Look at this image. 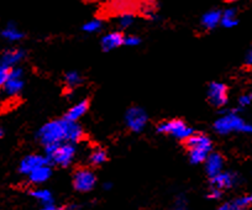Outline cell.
Masks as SVG:
<instances>
[{"label":"cell","mask_w":252,"mask_h":210,"mask_svg":"<svg viewBox=\"0 0 252 210\" xmlns=\"http://www.w3.org/2000/svg\"><path fill=\"white\" fill-rule=\"evenodd\" d=\"M221 16L222 13H220L219 10L209 11L202 18V26L205 30H212L221 23Z\"/></svg>","instance_id":"2e32d148"},{"label":"cell","mask_w":252,"mask_h":210,"mask_svg":"<svg viewBox=\"0 0 252 210\" xmlns=\"http://www.w3.org/2000/svg\"><path fill=\"white\" fill-rule=\"evenodd\" d=\"M51 165L50 160L46 156H41V154H30V156L25 157L20 163V172L23 175H30L32 171L36 168L41 167V166Z\"/></svg>","instance_id":"30bf717a"},{"label":"cell","mask_w":252,"mask_h":210,"mask_svg":"<svg viewBox=\"0 0 252 210\" xmlns=\"http://www.w3.org/2000/svg\"><path fill=\"white\" fill-rule=\"evenodd\" d=\"M124 41H125V36L121 32L108 33V35L104 36L103 40H101V47H103L104 51L115 50V48L124 45Z\"/></svg>","instance_id":"5bb4252c"},{"label":"cell","mask_w":252,"mask_h":210,"mask_svg":"<svg viewBox=\"0 0 252 210\" xmlns=\"http://www.w3.org/2000/svg\"><path fill=\"white\" fill-rule=\"evenodd\" d=\"M106 160H108L106 151L105 150L100 149V147H96L95 150H93V152H92L91 156H89V162L93 166L103 165Z\"/></svg>","instance_id":"d6986e66"},{"label":"cell","mask_w":252,"mask_h":210,"mask_svg":"<svg viewBox=\"0 0 252 210\" xmlns=\"http://www.w3.org/2000/svg\"><path fill=\"white\" fill-rule=\"evenodd\" d=\"M84 132L77 121H69L67 119L53 120L43 125L37 132V139L45 146L51 144L69 142L74 144L83 139Z\"/></svg>","instance_id":"6da1fadb"},{"label":"cell","mask_w":252,"mask_h":210,"mask_svg":"<svg viewBox=\"0 0 252 210\" xmlns=\"http://www.w3.org/2000/svg\"><path fill=\"white\" fill-rule=\"evenodd\" d=\"M222 167H224V158L218 152H212L205 160V171L209 175L210 178L215 177L219 173L222 172Z\"/></svg>","instance_id":"8fae6325"},{"label":"cell","mask_w":252,"mask_h":210,"mask_svg":"<svg viewBox=\"0 0 252 210\" xmlns=\"http://www.w3.org/2000/svg\"><path fill=\"white\" fill-rule=\"evenodd\" d=\"M46 154L51 163H56L62 167H67L72 163L76 156V147L69 142L62 144H51L45 146Z\"/></svg>","instance_id":"277c9868"},{"label":"cell","mask_w":252,"mask_h":210,"mask_svg":"<svg viewBox=\"0 0 252 210\" xmlns=\"http://www.w3.org/2000/svg\"><path fill=\"white\" fill-rule=\"evenodd\" d=\"M218 210H234V208H232L231 203H225V204H222L221 207L218 208Z\"/></svg>","instance_id":"1f68e13d"},{"label":"cell","mask_w":252,"mask_h":210,"mask_svg":"<svg viewBox=\"0 0 252 210\" xmlns=\"http://www.w3.org/2000/svg\"><path fill=\"white\" fill-rule=\"evenodd\" d=\"M31 195H32L35 199H37L42 205L53 204V195L50 190L36 189V190H32V192H31Z\"/></svg>","instance_id":"ac0fdd59"},{"label":"cell","mask_w":252,"mask_h":210,"mask_svg":"<svg viewBox=\"0 0 252 210\" xmlns=\"http://www.w3.org/2000/svg\"><path fill=\"white\" fill-rule=\"evenodd\" d=\"M173 210H186V199L183 197H179L177 199L176 207H174Z\"/></svg>","instance_id":"f546056e"},{"label":"cell","mask_w":252,"mask_h":210,"mask_svg":"<svg viewBox=\"0 0 252 210\" xmlns=\"http://www.w3.org/2000/svg\"><path fill=\"white\" fill-rule=\"evenodd\" d=\"M140 42H141V40H140L137 36H134V35L127 36V37H125V41H124V43L127 46H137L140 45Z\"/></svg>","instance_id":"83f0119b"},{"label":"cell","mask_w":252,"mask_h":210,"mask_svg":"<svg viewBox=\"0 0 252 210\" xmlns=\"http://www.w3.org/2000/svg\"><path fill=\"white\" fill-rule=\"evenodd\" d=\"M222 114L224 115L220 117L214 124V129L218 134L227 135L234 131L252 134V124L245 122L236 112H222Z\"/></svg>","instance_id":"3957f363"},{"label":"cell","mask_w":252,"mask_h":210,"mask_svg":"<svg viewBox=\"0 0 252 210\" xmlns=\"http://www.w3.org/2000/svg\"><path fill=\"white\" fill-rule=\"evenodd\" d=\"M24 56H25V52L23 50H16V48L15 50H9L3 55L1 62L5 63L6 66L13 67L15 64H18L24 59Z\"/></svg>","instance_id":"e0dca14e"},{"label":"cell","mask_w":252,"mask_h":210,"mask_svg":"<svg viewBox=\"0 0 252 210\" xmlns=\"http://www.w3.org/2000/svg\"><path fill=\"white\" fill-rule=\"evenodd\" d=\"M225 1H227V3H232V1H236V0H225Z\"/></svg>","instance_id":"d590c367"},{"label":"cell","mask_w":252,"mask_h":210,"mask_svg":"<svg viewBox=\"0 0 252 210\" xmlns=\"http://www.w3.org/2000/svg\"><path fill=\"white\" fill-rule=\"evenodd\" d=\"M246 63L252 64V48L249 51V54H247V56H246Z\"/></svg>","instance_id":"d6a6232c"},{"label":"cell","mask_w":252,"mask_h":210,"mask_svg":"<svg viewBox=\"0 0 252 210\" xmlns=\"http://www.w3.org/2000/svg\"><path fill=\"white\" fill-rule=\"evenodd\" d=\"M145 1H146V3H154L155 0H145Z\"/></svg>","instance_id":"e575fe53"},{"label":"cell","mask_w":252,"mask_h":210,"mask_svg":"<svg viewBox=\"0 0 252 210\" xmlns=\"http://www.w3.org/2000/svg\"><path fill=\"white\" fill-rule=\"evenodd\" d=\"M251 103H252V94H246V95H241L239 98L240 108L249 107Z\"/></svg>","instance_id":"4316f807"},{"label":"cell","mask_w":252,"mask_h":210,"mask_svg":"<svg viewBox=\"0 0 252 210\" xmlns=\"http://www.w3.org/2000/svg\"><path fill=\"white\" fill-rule=\"evenodd\" d=\"M101 28V23L99 20H92L89 23H87L86 25L83 26V30L87 31V32H95V31H99Z\"/></svg>","instance_id":"484cf974"},{"label":"cell","mask_w":252,"mask_h":210,"mask_svg":"<svg viewBox=\"0 0 252 210\" xmlns=\"http://www.w3.org/2000/svg\"><path fill=\"white\" fill-rule=\"evenodd\" d=\"M184 145L188 151L189 160L193 165L205 162L213 150L212 140L204 134H193L184 141Z\"/></svg>","instance_id":"7a4b0ae2"},{"label":"cell","mask_w":252,"mask_h":210,"mask_svg":"<svg viewBox=\"0 0 252 210\" xmlns=\"http://www.w3.org/2000/svg\"><path fill=\"white\" fill-rule=\"evenodd\" d=\"M157 131L159 134L171 135V136L176 137L177 140H182V141H186L188 137H190L194 134L192 127L179 119L167 120V121L159 122L157 125Z\"/></svg>","instance_id":"5b68a950"},{"label":"cell","mask_w":252,"mask_h":210,"mask_svg":"<svg viewBox=\"0 0 252 210\" xmlns=\"http://www.w3.org/2000/svg\"><path fill=\"white\" fill-rule=\"evenodd\" d=\"M212 187L218 189H227V188L234 187L237 183V176L232 172H221L218 176L212 178Z\"/></svg>","instance_id":"7c38bea8"},{"label":"cell","mask_w":252,"mask_h":210,"mask_svg":"<svg viewBox=\"0 0 252 210\" xmlns=\"http://www.w3.org/2000/svg\"><path fill=\"white\" fill-rule=\"evenodd\" d=\"M84 3H94V1H96V0H83Z\"/></svg>","instance_id":"836d02e7"},{"label":"cell","mask_w":252,"mask_h":210,"mask_svg":"<svg viewBox=\"0 0 252 210\" xmlns=\"http://www.w3.org/2000/svg\"><path fill=\"white\" fill-rule=\"evenodd\" d=\"M64 82H66L67 87H69V88H76L82 83V77L76 71L67 72L66 76H64Z\"/></svg>","instance_id":"7402d4cb"},{"label":"cell","mask_w":252,"mask_h":210,"mask_svg":"<svg viewBox=\"0 0 252 210\" xmlns=\"http://www.w3.org/2000/svg\"><path fill=\"white\" fill-rule=\"evenodd\" d=\"M1 136H3V130L0 129V137H1Z\"/></svg>","instance_id":"8d00e7d4"},{"label":"cell","mask_w":252,"mask_h":210,"mask_svg":"<svg viewBox=\"0 0 252 210\" xmlns=\"http://www.w3.org/2000/svg\"><path fill=\"white\" fill-rule=\"evenodd\" d=\"M10 69L11 67L6 66L5 63L0 61V88L5 86L6 81L9 78V74H10Z\"/></svg>","instance_id":"cb8c5ba5"},{"label":"cell","mask_w":252,"mask_h":210,"mask_svg":"<svg viewBox=\"0 0 252 210\" xmlns=\"http://www.w3.org/2000/svg\"><path fill=\"white\" fill-rule=\"evenodd\" d=\"M40 210H62L60 207H56L55 204H48V205H43Z\"/></svg>","instance_id":"4dcf8cb0"},{"label":"cell","mask_w":252,"mask_h":210,"mask_svg":"<svg viewBox=\"0 0 252 210\" xmlns=\"http://www.w3.org/2000/svg\"><path fill=\"white\" fill-rule=\"evenodd\" d=\"M208 99L214 107L221 108L227 104V87L220 82H213L208 88Z\"/></svg>","instance_id":"ba28073f"},{"label":"cell","mask_w":252,"mask_h":210,"mask_svg":"<svg viewBox=\"0 0 252 210\" xmlns=\"http://www.w3.org/2000/svg\"><path fill=\"white\" fill-rule=\"evenodd\" d=\"M220 197H221V190L218 189V188H214V187L210 188L208 198H210V199H219Z\"/></svg>","instance_id":"f1b7e54d"},{"label":"cell","mask_w":252,"mask_h":210,"mask_svg":"<svg viewBox=\"0 0 252 210\" xmlns=\"http://www.w3.org/2000/svg\"><path fill=\"white\" fill-rule=\"evenodd\" d=\"M51 175H52V171H51L50 165H45L36 168L35 171H32V172L29 175V178H30L31 182L35 183V184H41V183L46 182V180L51 177Z\"/></svg>","instance_id":"9a60e30c"},{"label":"cell","mask_w":252,"mask_h":210,"mask_svg":"<svg viewBox=\"0 0 252 210\" xmlns=\"http://www.w3.org/2000/svg\"><path fill=\"white\" fill-rule=\"evenodd\" d=\"M77 210H78V209H77Z\"/></svg>","instance_id":"f35d334b"},{"label":"cell","mask_w":252,"mask_h":210,"mask_svg":"<svg viewBox=\"0 0 252 210\" xmlns=\"http://www.w3.org/2000/svg\"><path fill=\"white\" fill-rule=\"evenodd\" d=\"M237 24L236 19V11L234 9H227L225 13H222L221 16V25L225 28H234Z\"/></svg>","instance_id":"ffe728a7"},{"label":"cell","mask_w":252,"mask_h":210,"mask_svg":"<svg viewBox=\"0 0 252 210\" xmlns=\"http://www.w3.org/2000/svg\"><path fill=\"white\" fill-rule=\"evenodd\" d=\"M89 109V100L88 99H84V100L78 101L76 105L71 108V109L67 112V114L64 115V119L69 120V121H77V120L81 119Z\"/></svg>","instance_id":"4fadbf2b"},{"label":"cell","mask_w":252,"mask_h":210,"mask_svg":"<svg viewBox=\"0 0 252 210\" xmlns=\"http://www.w3.org/2000/svg\"><path fill=\"white\" fill-rule=\"evenodd\" d=\"M230 203H231L234 210H246L252 204L250 197H239L236 199L231 200Z\"/></svg>","instance_id":"603a6c76"},{"label":"cell","mask_w":252,"mask_h":210,"mask_svg":"<svg viewBox=\"0 0 252 210\" xmlns=\"http://www.w3.org/2000/svg\"><path fill=\"white\" fill-rule=\"evenodd\" d=\"M24 72L21 68H11L9 78L4 86V90L9 95H16L24 88Z\"/></svg>","instance_id":"9c48e42d"},{"label":"cell","mask_w":252,"mask_h":210,"mask_svg":"<svg viewBox=\"0 0 252 210\" xmlns=\"http://www.w3.org/2000/svg\"><path fill=\"white\" fill-rule=\"evenodd\" d=\"M250 198H251V203H252V195H251V197H250Z\"/></svg>","instance_id":"74e56055"},{"label":"cell","mask_w":252,"mask_h":210,"mask_svg":"<svg viewBox=\"0 0 252 210\" xmlns=\"http://www.w3.org/2000/svg\"><path fill=\"white\" fill-rule=\"evenodd\" d=\"M125 121L131 131L141 132L146 127L147 121H149V115L142 108L132 107L126 112Z\"/></svg>","instance_id":"8992f818"},{"label":"cell","mask_w":252,"mask_h":210,"mask_svg":"<svg viewBox=\"0 0 252 210\" xmlns=\"http://www.w3.org/2000/svg\"><path fill=\"white\" fill-rule=\"evenodd\" d=\"M96 183L95 175L91 170L81 168L73 175V185L78 192H89L94 188Z\"/></svg>","instance_id":"52a82bcc"},{"label":"cell","mask_w":252,"mask_h":210,"mask_svg":"<svg viewBox=\"0 0 252 210\" xmlns=\"http://www.w3.org/2000/svg\"><path fill=\"white\" fill-rule=\"evenodd\" d=\"M132 23H134V15L131 13L121 14L120 19H119V24L121 28H129Z\"/></svg>","instance_id":"d4e9b609"},{"label":"cell","mask_w":252,"mask_h":210,"mask_svg":"<svg viewBox=\"0 0 252 210\" xmlns=\"http://www.w3.org/2000/svg\"><path fill=\"white\" fill-rule=\"evenodd\" d=\"M1 35H3L4 38H6V40L9 41H18L20 40V38H23V33H21L14 25L6 26L3 30V32H1Z\"/></svg>","instance_id":"44dd1931"}]
</instances>
